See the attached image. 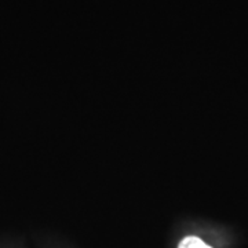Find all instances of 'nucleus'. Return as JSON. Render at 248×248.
Wrapping results in <instances>:
<instances>
[{
  "label": "nucleus",
  "instance_id": "nucleus-1",
  "mask_svg": "<svg viewBox=\"0 0 248 248\" xmlns=\"http://www.w3.org/2000/svg\"><path fill=\"white\" fill-rule=\"evenodd\" d=\"M178 248H213L208 244H205L203 240L196 237V236H187L179 243Z\"/></svg>",
  "mask_w": 248,
  "mask_h": 248
}]
</instances>
